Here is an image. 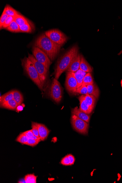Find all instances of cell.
<instances>
[{
	"label": "cell",
	"mask_w": 122,
	"mask_h": 183,
	"mask_svg": "<svg viewBox=\"0 0 122 183\" xmlns=\"http://www.w3.org/2000/svg\"><path fill=\"white\" fill-rule=\"evenodd\" d=\"M34 46L42 50L48 55L51 61L56 58L61 46L55 43L44 33L37 38L34 42Z\"/></svg>",
	"instance_id": "1"
},
{
	"label": "cell",
	"mask_w": 122,
	"mask_h": 183,
	"mask_svg": "<svg viewBox=\"0 0 122 183\" xmlns=\"http://www.w3.org/2000/svg\"><path fill=\"white\" fill-rule=\"evenodd\" d=\"M78 53V46L75 45L60 57L55 70L56 79H58L62 74L67 71L75 57Z\"/></svg>",
	"instance_id": "2"
},
{
	"label": "cell",
	"mask_w": 122,
	"mask_h": 183,
	"mask_svg": "<svg viewBox=\"0 0 122 183\" xmlns=\"http://www.w3.org/2000/svg\"><path fill=\"white\" fill-rule=\"evenodd\" d=\"M22 65L29 77L40 90H42L44 86L40 81L38 72L34 64L28 57H25L22 60Z\"/></svg>",
	"instance_id": "3"
},
{
	"label": "cell",
	"mask_w": 122,
	"mask_h": 183,
	"mask_svg": "<svg viewBox=\"0 0 122 183\" xmlns=\"http://www.w3.org/2000/svg\"><path fill=\"white\" fill-rule=\"evenodd\" d=\"M44 34L52 41L61 46L65 44L68 39L65 34L58 29L50 30L45 32Z\"/></svg>",
	"instance_id": "4"
},
{
	"label": "cell",
	"mask_w": 122,
	"mask_h": 183,
	"mask_svg": "<svg viewBox=\"0 0 122 183\" xmlns=\"http://www.w3.org/2000/svg\"><path fill=\"white\" fill-rule=\"evenodd\" d=\"M28 58L35 65L39 75L40 81L44 86L47 79L49 70L42 64L36 60L33 55L29 54Z\"/></svg>",
	"instance_id": "5"
},
{
	"label": "cell",
	"mask_w": 122,
	"mask_h": 183,
	"mask_svg": "<svg viewBox=\"0 0 122 183\" xmlns=\"http://www.w3.org/2000/svg\"><path fill=\"white\" fill-rule=\"evenodd\" d=\"M49 95L51 98L57 103H59L62 98V89L59 82L55 78L52 80Z\"/></svg>",
	"instance_id": "6"
},
{
	"label": "cell",
	"mask_w": 122,
	"mask_h": 183,
	"mask_svg": "<svg viewBox=\"0 0 122 183\" xmlns=\"http://www.w3.org/2000/svg\"><path fill=\"white\" fill-rule=\"evenodd\" d=\"M71 123L73 128L78 132L83 135H86L89 128V124L85 121L72 114Z\"/></svg>",
	"instance_id": "7"
},
{
	"label": "cell",
	"mask_w": 122,
	"mask_h": 183,
	"mask_svg": "<svg viewBox=\"0 0 122 183\" xmlns=\"http://www.w3.org/2000/svg\"><path fill=\"white\" fill-rule=\"evenodd\" d=\"M32 54L36 60L44 65L48 70L50 69L52 61L45 52L37 47L33 46Z\"/></svg>",
	"instance_id": "8"
},
{
	"label": "cell",
	"mask_w": 122,
	"mask_h": 183,
	"mask_svg": "<svg viewBox=\"0 0 122 183\" xmlns=\"http://www.w3.org/2000/svg\"><path fill=\"white\" fill-rule=\"evenodd\" d=\"M77 82L74 72H67L66 74L65 86L66 90L71 94H75L77 89Z\"/></svg>",
	"instance_id": "9"
},
{
	"label": "cell",
	"mask_w": 122,
	"mask_h": 183,
	"mask_svg": "<svg viewBox=\"0 0 122 183\" xmlns=\"http://www.w3.org/2000/svg\"><path fill=\"white\" fill-rule=\"evenodd\" d=\"M81 60V55L78 53V55L75 57L66 71L74 72V73L80 69Z\"/></svg>",
	"instance_id": "10"
},
{
	"label": "cell",
	"mask_w": 122,
	"mask_h": 183,
	"mask_svg": "<svg viewBox=\"0 0 122 183\" xmlns=\"http://www.w3.org/2000/svg\"><path fill=\"white\" fill-rule=\"evenodd\" d=\"M71 112L72 114L75 115L78 118L85 121V122L89 123L90 116L88 114L85 113V112H83L78 108V107H75L74 108H72L71 110Z\"/></svg>",
	"instance_id": "11"
},
{
	"label": "cell",
	"mask_w": 122,
	"mask_h": 183,
	"mask_svg": "<svg viewBox=\"0 0 122 183\" xmlns=\"http://www.w3.org/2000/svg\"><path fill=\"white\" fill-rule=\"evenodd\" d=\"M39 137L41 141H44L48 137L50 131L45 125L37 123Z\"/></svg>",
	"instance_id": "12"
},
{
	"label": "cell",
	"mask_w": 122,
	"mask_h": 183,
	"mask_svg": "<svg viewBox=\"0 0 122 183\" xmlns=\"http://www.w3.org/2000/svg\"><path fill=\"white\" fill-rule=\"evenodd\" d=\"M80 102V109L81 111L87 114L91 113L93 110L91 109L88 105L85 102L84 98V95H81L78 98Z\"/></svg>",
	"instance_id": "13"
},
{
	"label": "cell",
	"mask_w": 122,
	"mask_h": 183,
	"mask_svg": "<svg viewBox=\"0 0 122 183\" xmlns=\"http://www.w3.org/2000/svg\"><path fill=\"white\" fill-rule=\"evenodd\" d=\"M80 69L83 71L87 72V73H88V72L91 73L93 71L92 68L85 60L84 57L81 55Z\"/></svg>",
	"instance_id": "14"
},
{
	"label": "cell",
	"mask_w": 122,
	"mask_h": 183,
	"mask_svg": "<svg viewBox=\"0 0 122 183\" xmlns=\"http://www.w3.org/2000/svg\"><path fill=\"white\" fill-rule=\"evenodd\" d=\"M87 73V72L83 71L80 69L74 72L75 77L77 82V89L82 86L83 79Z\"/></svg>",
	"instance_id": "15"
},
{
	"label": "cell",
	"mask_w": 122,
	"mask_h": 183,
	"mask_svg": "<svg viewBox=\"0 0 122 183\" xmlns=\"http://www.w3.org/2000/svg\"><path fill=\"white\" fill-rule=\"evenodd\" d=\"M18 106L17 104L14 99L1 104V108L11 110H16Z\"/></svg>",
	"instance_id": "16"
},
{
	"label": "cell",
	"mask_w": 122,
	"mask_h": 183,
	"mask_svg": "<svg viewBox=\"0 0 122 183\" xmlns=\"http://www.w3.org/2000/svg\"><path fill=\"white\" fill-rule=\"evenodd\" d=\"M87 87L88 93L89 95H92L98 99L100 95L99 88L95 84L88 85Z\"/></svg>",
	"instance_id": "17"
},
{
	"label": "cell",
	"mask_w": 122,
	"mask_h": 183,
	"mask_svg": "<svg viewBox=\"0 0 122 183\" xmlns=\"http://www.w3.org/2000/svg\"><path fill=\"white\" fill-rule=\"evenodd\" d=\"M85 102L93 110L95 108L96 101V97L92 95H84Z\"/></svg>",
	"instance_id": "18"
},
{
	"label": "cell",
	"mask_w": 122,
	"mask_h": 183,
	"mask_svg": "<svg viewBox=\"0 0 122 183\" xmlns=\"http://www.w3.org/2000/svg\"><path fill=\"white\" fill-rule=\"evenodd\" d=\"M14 21L19 26H22L26 23H30L29 21L20 14L14 17Z\"/></svg>",
	"instance_id": "19"
},
{
	"label": "cell",
	"mask_w": 122,
	"mask_h": 183,
	"mask_svg": "<svg viewBox=\"0 0 122 183\" xmlns=\"http://www.w3.org/2000/svg\"><path fill=\"white\" fill-rule=\"evenodd\" d=\"M94 84L95 83H94L93 78L91 73L90 72L87 73L83 79L82 86H87L88 85L93 84Z\"/></svg>",
	"instance_id": "20"
},
{
	"label": "cell",
	"mask_w": 122,
	"mask_h": 183,
	"mask_svg": "<svg viewBox=\"0 0 122 183\" xmlns=\"http://www.w3.org/2000/svg\"><path fill=\"white\" fill-rule=\"evenodd\" d=\"M6 29L12 32L18 33L20 32V26L14 20L12 21L9 26Z\"/></svg>",
	"instance_id": "21"
},
{
	"label": "cell",
	"mask_w": 122,
	"mask_h": 183,
	"mask_svg": "<svg viewBox=\"0 0 122 183\" xmlns=\"http://www.w3.org/2000/svg\"><path fill=\"white\" fill-rule=\"evenodd\" d=\"M13 90H12L2 95L1 97V98H0L1 104L5 103V102L10 101V100L13 99Z\"/></svg>",
	"instance_id": "22"
},
{
	"label": "cell",
	"mask_w": 122,
	"mask_h": 183,
	"mask_svg": "<svg viewBox=\"0 0 122 183\" xmlns=\"http://www.w3.org/2000/svg\"><path fill=\"white\" fill-rule=\"evenodd\" d=\"M14 98L13 99L17 104L18 106H20L22 103L23 101V98L22 94L20 91L17 90H13Z\"/></svg>",
	"instance_id": "23"
},
{
	"label": "cell",
	"mask_w": 122,
	"mask_h": 183,
	"mask_svg": "<svg viewBox=\"0 0 122 183\" xmlns=\"http://www.w3.org/2000/svg\"><path fill=\"white\" fill-rule=\"evenodd\" d=\"M5 8V13L8 16L15 17L20 14V12L17 11L9 5H6Z\"/></svg>",
	"instance_id": "24"
},
{
	"label": "cell",
	"mask_w": 122,
	"mask_h": 183,
	"mask_svg": "<svg viewBox=\"0 0 122 183\" xmlns=\"http://www.w3.org/2000/svg\"><path fill=\"white\" fill-rule=\"evenodd\" d=\"M37 178L34 174H28L25 176L24 180L27 183H36Z\"/></svg>",
	"instance_id": "25"
},
{
	"label": "cell",
	"mask_w": 122,
	"mask_h": 183,
	"mask_svg": "<svg viewBox=\"0 0 122 183\" xmlns=\"http://www.w3.org/2000/svg\"><path fill=\"white\" fill-rule=\"evenodd\" d=\"M20 32H25L31 33L32 30L30 23H27L26 24L20 26Z\"/></svg>",
	"instance_id": "26"
},
{
	"label": "cell",
	"mask_w": 122,
	"mask_h": 183,
	"mask_svg": "<svg viewBox=\"0 0 122 183\" xmlns=\"http://www.w3.org/2000/svg\"><path fill=\"white\" fill-rule=\"evenodd\" d=\"M28 139L29 138L22 133H21L17 137L16 141L22 144H26Z\"/></svg>",
	"instance_id": "27"
},
{
	"label": "cell",
	"mask_w": 122,
	"mask_h": 183,
	"mask_svg": "<svg viewBox=\"0 0 122 183\" xmlns=\"http://www.w3.org/2000/svg\"><path fill=\"white\" fill-rule=\"evenodd\" d=\"M32 131L34 135L38 137H40L39 132H38L37 123L32 122Z\"/></svg>",
	"instance_id": "28"
},
{
	"label": "cell",
	"mask_w": 122,
	"mask_h": 183,
	"mask_svg": "<svg viewBox=\"0 0 122 183\" xmlns=\"http://www.w3.org/2000/svg\"><path fill=\"white\" fill-rule=\"evenodd\" d=\"M76 93L80 94L82 95H89L86 86H81L80 88L77 89Z\"/></svg>",
	"instance_id": "29"
},
{
	"label": "cell",
	"mask_w": 122,
	"mask_h": 183,
	"mask_svg": "<svg viewBox=\"0 0 122 183\" xmlns=\"http://www.w3.org/2000/svg\"><path fill=\"white\" fill-rule=\"evenodd\" d=\"M8 17V16L5 13V8L3 11L2 13L1 18H0V28H1V29H2V27L4 23H5Z\"/></svg>",
	"instance_id": "30"
},
{
	"label": "cell",
	"mask_w": 122,
	"mask_h": 183,
	"mask_svg": "<svg viewBox=\"0 0 122 183\" xmlns=\"http://www.w3.org/2000/svg\"><path fill=\"white\" fill-rule=\"evenodd\" d=\"M27 137L29 139H33L36 140H40V138L36 137L34 135L32 131V130H30L27 131L23 132Z\"/></svg>",
	"instance_id": "31"
},
{
	"label": "cell",
	"mask_w": 122,
	"mask_h": 183,
	"mask_svg": "<svg viewBox=\"0 0 122 183\" xmlns=\"http://www.w3.org/2000/svg\"><path fill=\"white\" fill-rule=\"evenodd\" d=\"M41 140H36L29 138L26 144V145L32 147H34L37 145L41 141Z\"/></svg>",
	"instance_id": "32"
},
{
	"label": "cell",
	"mask_w": 122,
	"mask_h": 183,
	"mask_svg": "<svg viewBox=\"0 0 122 183\" xmlns=\"http://www.w3.org/2000/svg\"><path fill=\"white\" fill-rule=\"evenodd\" d=\"M14 17L12 16H8V17L6 19L5 23L3 25L2 29H6L9 26L11 23L12 21L14 20Z\"/></svg>",
	"instance_id": "33"
},
{
	"label": "cell",
	"mask_w": 122,
	"mask_h": 183,
	"mask_svg": "<svg viewBox=\"0 0 122 183\" xmlns=\"http://www.w3.org/2000/svg\"><path fill=\"white\" fill-rule=\"evenodd\" d=\"M70 160L68 155L64 157L61 161V164L65 166H70Z\"/></svg>",
	"instance_id": "34"
},
{
	"label": "cell",
	"mask_w": 122,
	"mask_h": 183,
	"mask_svg": "<svg viewBox=\"0 0 122 183\" xmlns=\"http://www.w3.org/2000/svg\"><path fill=\"white\" fill-rule=\"evenodd\" d=\"M68 156L70 160V166L73 165L75 161V157L71 154L68 155Z\"/></svg>",
	"instance_id": "35"
}]
</instances>
